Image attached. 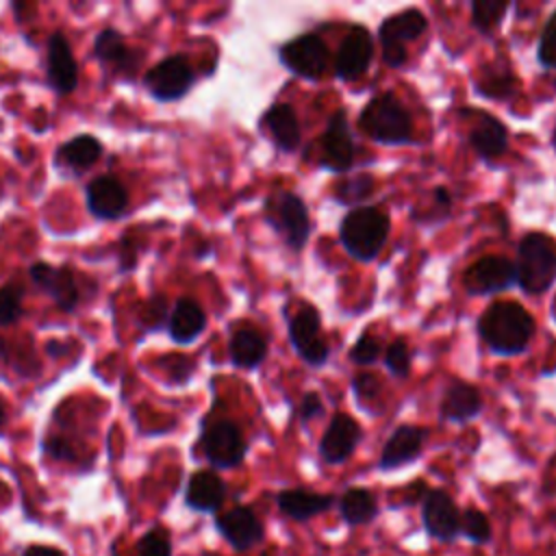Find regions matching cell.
Wrapping results in <instances>:
<instances>
[{"label": "cell", "mask_w": 556, "mask_h": 556, "mask_svg": "<svg viewBox=\"0 0 556 556\" xmlns=\"http://www.w3.org/2000/svg\"><path fill=\"white\" fill-rule=\"evenodd\" d=\"M476 328L491 352L515 356L528 350L536 321L519 302H495L484 308Z\"/></svg>", "instance_id": "1"}, {"label": "cell", "mask_w": 556, "mask_h": 556, "mask_svg": "<svg viewBox=\"0 0 556 556\" xmlns=\"http://www.w3.org/2000/svg\"><path fill=\"white\" fill-rule=\"evenodd\" d=\"M389 230L391 222L382 208L356 206L341 219L339 241L352 258L369 263L382 252Z\"/></svg>", "instance_id": "2"}, {"label": "cell", "mask_w": 556, "mask_h": 556, "mask_svg": "<svg viewBox=\"0 0 556 556\" xmlns=\"http://www.w3.org/2000/svg\"><path fill=\"white\" fill-rule=\"evenodd\" d=\"M358 126L369 139L384 146H404L413 141L415 135L410 113L406 111L402 100L391 91L374 96L363 106L358 115Z\"/></svg>", "instance_id": "3"}, {"label": "cell", "mask_w": 556, "mask_h": 556, "mask_svg": "<svg viewBox=\"0 0 556 556\" xmlns=\"http://www.w3.org/2000/svg\"><path fill=\"white\" fill-rule=\"evenodd\" d=\"M515 285L528 295L545 293L556 278V243L543 232H528L517 245Z\"/></svg>", "instance_id": "4"}, {"label": "cell", "mask_w": 556, "mask_h": 556, "mask_svg": "<svg viewBox=\"0 0 556 556\" xmlns=\"http://www.w3.org/2000/svg\"><path fill=\"white\" fill-rule=\"evenodd\" d=\"M265 219L282 237L293 252L304 250L311 237V215L306 202L293 193L278 189L265 200Z\"/></svg>", "instance_id": "5"}, {"label": "cell", "mask_w": 556, "mask_h": 556, "mask_svg": "<svg viewBox=\"0 0 556 556\" xmlns=\"http://www.w3.org/2000/svg\"><path fill=\"white\" fill-rule=\"evenodd\" d=\"M428 28V20L419 9H404L382 20L378 39L382 48V61L389 67H402L408 59L406 41H415Z\"/></svg>", "instance_id": "6"}, {"label": "cell", "mask_w": 556, "mask_h": 556, "mask_svg": "<svg viewBox=\"0 0 556 556\" xmlns=\"http://www.w3.org/2000/svg\"><path fill=\"white\" fill-rule=\"evenodd\" d=\"M317 148V165L332 172V174H345L354 165L356 148L354 137L350 130L348 113L345 109H337L328 122L326 130L315 141Z\"/></svg>", "instance_id": "7"}, {"label": "cell", "mask_w": 556, "mask_h": 556, "mask_svg": "<svg viewBox=\"0 0 556 556\" xmlns=\"http://www.w3.org/2000/svg\"><path fill=\"white\" fill-rule=\"evenodd\" d=\"M200 445L206 460L217 469H232L241 465L248 454L243 432L232 419H215L204 424Z\"/></svg>", "instance_id": "8"}, {"label": "cell", "mask_w": 556, "mask_h": 556, "mask_svg": "<svg viewBox=\"0 0 556 556\" xmlns=\"http://www.w3.org/2000/svg\"><path fill=\"white\" fill-rule=\"evenodd\" d=\"M280 63L304 80H319L328 72L330 52L326 41L315 33H302L278 50Z\"/></svg>", "instance_id": "9"}, {"label": "cell", "mask_w": 556, "mask_h": 556, "mask_svg": "<svg viewBox=\"0 0 556 556\" xmlns=\"http://www.w3.org/2000/svg\"><path fill=\"white\" fill-rule=\"evenodd\" d=\"M195 83V72L187 56L174 54L159 61L143 76V85L159 102H174L185 98Z\"/></svg>", "instance_id": "10"}, {"label": "cell", "mask_w": 556, "mask_h": 556, "mask_svg": "<svg viewBox=\"0 0 556 556\" xmlns=\"http://www.w3.org/2000/svg\"><path fill=\"white\" fill-rule=\"evenodd\" d=\"M289 341L298 356L311 367H321L330 358V345L321 334L319 313L311 304H304L289 317Z\"/></svg>", "instance_id": "11"}, {"label": "cell", "mask_w": 556, "mask_h": 556, "mask_svg": "<svg viewBox=\"0 0 556 556\" xmlns=\"http://www.w3.org/2000/svg\"><path fill=\"white\" fill-rule=\"evenodd\" d=\"M421 523L426 532L443 543L460 536V510L443 489H428L421 497Z\"/></svg>", "instance_id": "12"}, {"label": "cell", "mask_w": 556, "mask_h": 556, "mask_svg": "<svg viewBox=\"0 0 556 556\" xmlns=\"http://www.w3.org/2000/svg\"><path fill=\"white\" fill-rule=\"evenodd\" d=\"M374 59V37L371 33L356 24L341 39L334 54V76L343 83H352L369 70Z\"/></svg>", "instance_id": "13"}, {"label": "cell", "mask_w": 556, "mask_h": 556, "mask_svg": "<svg viewBox=\"0 0 556 556\" xmlns=\"http://www.w3.org/2000/svg\"><path fill=\"white\" fill-rule=\"evenodd\" d=\"M515 285V265L506 256H482L463 274L469 295H495Z\"/></svg>", "instance_id": "14"}, {"label": "cell", "mask_w": 556, "mask_h": 556, "mask_svg": "<svg viewBox=\"0 0 556 556\" xmlns=\"http://www.w3.org/2000/svg\"><path fill=\"white\" fill-rule=\"evenodd\" d=\"M28 278L37 289L48 293L63 313H72L78 306L80 287L74 269L65 265L52 267L48 263H35L28 267Z\"/></svg>", "instance_id": "15"}, {"label": "cell", "mask_w": 556, "mask_h": 556, "mask_svg": "<svg viewBox=\"0 0 556 556\" xmlns=\"http://www.w3.org/2000/svg\"><path fill=\"white\" fill-rule=\"evenodd\" d=\"M363 439L361 424L348 413H334L319 441V458L326 465L345 463Z\"/></svg>", "instance_id": "16"}, {"label": "cell", "mask_w": 556, "mask_h": 556, "mask_svg": "<svg viewBox=\"0 0 556 556\" xmlns=\"http://www.w3.org/2000/svg\"><path fill=\"white\" fill-rule=\"evenodd\" d=\"M219 534L237 552L252 549L265 539V526L250 506H235L215 519Z\"/></svg>", "instance_id": "17"}, {"label": "cell", "mask_w": 556, "mask_h": 556, "mask_svg": "<svg viewBox=\"0 0 556 556\" xmlns=\"http://www.w3.org/2000/svg\"><path fill=\"white\" fill-rule=\"evenodd\" d=\"M426 437H428V430L421 426H410V424L397 426L382 445L378 469L391 471L408 463H415L421 456Z\"/></svg>", "instance_id": "18"}, {"label": "cell", "mask_w": 556, "mask_h": 556, "mask_svg": "<svg viewBox=\"0 0 556 556\" xmlns=\"http://www.w3.org/2000/svg\"><path fill=\"white\" fill-rule=\"evenodd\" d=\"M128 191L113 176H98L85 189L87 211L98 219H119L128 211Z\"/></svg>", "instance_id": "19"}, {"label": "cell", "mask_w": 556, "mask_h": 556, "mask_svg": "<svg viewBox=\"0 0 556 556\" xmlns=\"http://www.w3.org/2000/svg\"><path fill=\"white\" fill-rule=\"evenodd\" d=\"M46 76L48 85L56 93H72L78 85V63L72 54L67 39L61 33H52L46 46Z\"/></svg>", "instance_id": "20"}, {"label": "cell", "mask_w": 556, "mask_h": 556, "mask_svg": "<svg viewBox=\"0 0 556 556\" xmlns=\"http://www.w3.org/2000/svg\"><path fill=\"white\" fill-rule=\"evenodd\" d=\"M473 124L469 128V146L478 154V159L491 163L506 154L508 150V128L486 111H471Z\"/></svg>", "instance_id": "21"}, {"label": "cell", "mask_w": 556, "mask_h": 556, "mask_svg": "<svg viewBox=\"0 0 556 556\" xmlns=\"http://www.w3.org/2000/svg\"><path fill=\"white\" fill-rule=\"evenodd\" d=\"M473 89L478 96L495 102H508L519 91V80L513 70L500 61L482 63L473 76Z\"/></svg>", "instance_id": "22"}, {"label": "cell", "mask_w": 556, "mask_h": 556, "mask_svg": "<svg viewBox=\"0 0 556 556\" xmlns=\"http://www.w3.org/2000/svg\"><path fill=\"white\" fill-rule=\"evenodd\" d=\"M263 128L269 132L274 146L282 152H293L302 143V128L298 113L289 102H276L263 113Z\"/></svg>", "instance_id": "23"}, {"label": "cell", "mask_w": 556, "mask_h": 556, "mask_svg": "<svg viewBox=\"0 0 556 556\" xmlns=\"http://www.w3.org/2000/svg\"><path fill=\"white\" fill-rule=\"evenodd\" d=\"M480 410H482V395L473 384H469L465 380L450 382V387L445 389L441 404H439L441 419L452 421V424L471 421L473 417L480 415Z\"/></svg>", "instance_id": "24"}, {"label": "cell", "mask_w": 556, "mask_h": 556, "mask_svg": "<svg viewBox=\"0 0 556 556\" xmlns=\"http://www.w3.org/2000/svg\"><path fill=\"white\" fill-rule=\"evenodd\" d=\"M206 328V313L204 308L189 295L176 300L169 317H167V332L172 341L187 345L195 341Z\"/></svg>", "instance_id": "25"}, {"label": "cell", "mask_w": 556, "mask_h": 556, "mask_svg": "<svg viewBox=\"0 0 556 556\" xmlns=\"http://www.w3.org/2000/svg\"><path fill=\"white\" fill-rule=\"evenodd\" d=\"M278 510L293 521H308L328 508H332L334 497L330 493H315L308 489H285L276 495Z\"/></svg>", "instance_id": "26"}, {"label": "cell", "mask_w": 556, "mask_h": 556, "mask_svg": "<svg viewBox=\"0 0 556 556\" xmlns=\"http://www.w3.org/2000/svg\"><path fill=\"white\" fill-rule=\"evenodd\" d=\"M100 156H102V143L93 135L80 132L56 148L54 165L63 172L80 174L89 169Z\"/></svg>", "instance_id": "27"}, {"label": "cell", "mask_w": 556, "mask_h": 556, "mask_svg": "<svg viewBox=\"0 0 556 556\" xmlns=\"http://www.w3.org/2000/svg\"><path fill=\"white\" fill-rule=\"evenodd\" d=\"M224 497H226V484L211 469L195 471L187 482L185 502L189 508L198 513H215L224 504Z\"/></svg>", "instance_id": "28"}, {"label": "cell", "mask_w": 556, "mask_h": 556, "mask_svg": "<svg viewBox=\"0 0 556 556\" xmlns=\"http://www.w3.org/2000/svg\"><path fill=\"white\" fill-rule=\"evenodd\" d=\"M93 54L102 65H106L119 74L132 72L137 67V63L141 61V54L130 50L124 41V35L115 28H104L98 33V37L93 41Z\"/></svg>", "instance_id": "29"}, {"label": "cell", "mask_w": 556, "mask_h": 556, "mask_svg": "<svg viewBox=\"0 0 556 556\" xmlns=\"http://www.w3.org/2000/svg\"><path fill=\"white\" fill-rule=\"evenodd\" d=\"M267 339L261 330L252 326H241L232 330L228 341V354L235 367L256 369L267 358Z\"/></svg>", "instance_id": "30"}, {"label": "cell", "mask_w": 556, "mask_h": 556, "mask_svg": "<svg viewBox=\"0 0 556 556\" xmlns=\"http://www.w3.org/2000/svg\"><path fill=\"white\" fill-rule=\"evenodd\" d=\"M339 515L348 526H367L378 517L376 495L365 486H350L339 497Z\"/></svg>", "instance_id": "31"}, {"label": "cell", "mask_w": 556, "mask_h": 556, "mask_svg": "<svg viewBox=\"0 0 556 556\" xmlns=\"http://www.w3.org/2000/svg\"><path fill=\"white\" fill-rule=\"evenodd\" d=\"M376 180L369 172H358L352 176H343L337 185H334V200L345 204V206H354L363 200H367L374 193Z\"/></svg>", "instance_id": "32"}, {"label": "cell", "mask_w": 556, "mask_h": 556, "mask_svg": "<svg viewBox=\"0 0 556 556\" xmlns=\"http://www.w3.org/2000/svg\"><path fill=\"white\" fill-rule=\"evenodd\" d=\"M508 2H495V0H476L471 2V24L473 28H478L480 33H491L495 30L502 20L504 13L508 11Z\"/></svg>", "instance_id": "33"}, {"label": "cell", "mask_w": 556, "mask_h": 556, "mask_svg": "<svg viewBox=\"0 0 556 556\" xmlns=\"http://www.w3.org/2000/svg\"><path fill=\"white\" fill-rule=\"evenodd\" d=\"M460 534L471 541L473 545H484L493 539V530H491V521L489 517L478 510V508H465L460 513Z\"/></svg>", "instance_id": "34"}, {"label": "cell", "mask_w": 556, "mask_h": 556, "mask_svg": "<svg viewBox=\"0 0 556 556\" xmlns=\"http://www.w3.org/2000/svg\"><path fill=\"white\" fill-rule=\"evenodd\" d=\"M384 367L391 376L395 378H406L410 374V350L406 345V341L402 337L393 339L387 348H384Z\"/></svg>", "instance_id": "35"}, {"label": "cell", "mask_w": 556, "mask_h": 556, "mask_svg": "<svg viewBox=\"0 0 556 556\" xmlns=\"http://www.w3.org/2000/svg\"><path fill=\"white\" fill-rule=\"evenodd\" d=\"M536 59L545 70L556 72V11L547 17V22L541 30L539 46H536Z\"/></svg>", "instance_id": "36"}, {"label": "cell", "mask_w": 556, "mask_h": 556, "mask_svg": "<svg viewBox=\"0 0 556 556\" xmlns=\"http://www.w3.org/2000/svg\"><path fill=\"white\" fill-rule=\"evenodd\" d=\"M452 195L447 187H434L432 189V200H430V208L424 211V215L415 217V222H424V224H441L450 217L452 213Z\"/></svg>", "instance_id": "37"}, {"label": "cell", "mask_w": 556, "mask_h": 556, "mask_svg": "<svg viewBox=\"0 0 556 556\" xmlns=\"http://www.w3.org/2000/svg\"><path fill=\"white\" fill-rule=\"evenodd\" d=\"M352 391H354L356 402H358L365 410H369V404L380 402V391H382V387H380V380H378L374 374L363 371V374H356V376L352 378Z\"/></svg>", "instance_id": "38"}, {"label": "cell", "mask_w": 556, "mask_h": 556, "mask_svg": "<svg viewBox=\"0 0 556 556\" xmlns=\"http://www.w3.org/2000/svg\"><path fill=\"white\" fill-rule=\"evenodd\" d=\"M22 289L17 285L0 287V326H11L22 315Z\"/></svg>", "instance_id": "39"}, {"label": "cell", "mask_w": 556, "mask_h": 556, "mask_svg": "<svg viewBox=\"0 0 556 556\" xmlns=\"http://www.w3.org/2000/svg\"><path fill=\"white\" fill-rule=\"evenodd\" d=\"M382 354V345H380V339L369 334V332H363L354 345L350 348V361L356 363V365H371L374 361H378V356Z\"/></svg>", "instance_id": "40"}, {"label": "cell", "mask_w": 556, "mask_h": 556, "mask_svg": "<svg viewBox=\"0 0 556 556\" xmlns=\"http://www.w3.org/2000/svg\"><path fill=\"white\" fill-rule=\"evenodd\" d=\"M137 554L139 556H172L169 539L163 530L154 528L148 534H143L137 543Z\"/></svg>", "instance_id": "41"}, {"label": "cell", "mask_w": 556, "mask_h": 556, "mask_svg": "<svg viewBox=\"0 0 556 556\" xmlns=\"http://www.w3.org/2000/svg\"><path fill=\"white\" fill-rule=\"evenodd\" d=\"M324 413V404H321V397L315 393V391H308L302 395L300 400V406H298V417L306 424L311 419H315L317 415Z\"/></svg>", "instance_id": "42"}, {"label": "cell", "mask_w": 556, "mask_h": 556, "mask_svg": "<svg viewBox=\"0 0 556 556\" xmlns=\"http://www.w3.org/2000/svg\"><path fill=\"white\" fill-rule=\"evenodd\" d=\"M24 556H63L61 549L56 547H50V545H30Z\"/></svg>", "instance_id": "43"}, {"label": "cell", "mask_w": 556, "mask_h": 556, "mask_svg": "<svg viewBox=\"0 0 556 556\" xmlns=\"http://www.w3.org/2000/svg\"><path fill=\"white\" fill-rule=\"evenodd\" d=\"M2 421H4V406H2V402H0V426H2Z\"/></svg>", "instance_id": "44"}, {"label": "cell", "mask_w": 556, "mask_h": 556, "mask_svg": "<svg viewBox=\"0 0 556 556\" xmlns=\"http://www.w3.org/2000/svg\"><path fill=\"white\" fill-rule=\"evenodd\" d=\"M552 146H554V150H556V126H554V132H552Z\"/></svg>", "instance_id": "45"}]
</instances>
